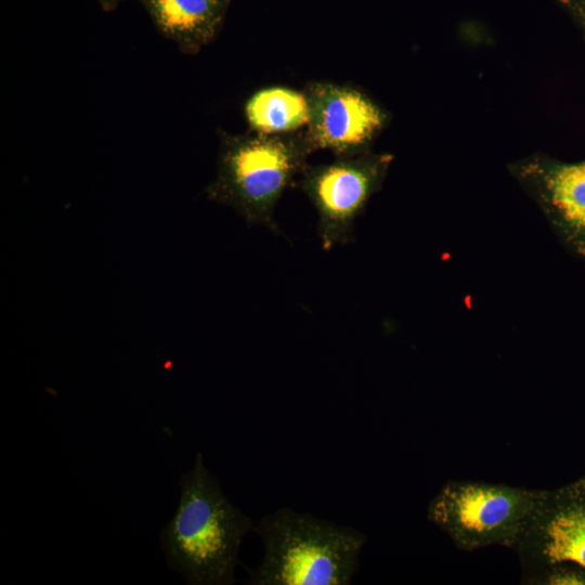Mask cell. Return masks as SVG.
Listing matches in <instances>:
<instances>
[{
  "mask_svg": "<svg viewBox=\"0 0 585 585\" xmlns=\"http://www.w3.org/2000/svg\"><path fill=\"white\" fill-rule=\"evenodd\" d=\"M179 484L178 508L160 533L168 566L188 584H233L242 541L255 528L251 519L225 497L200 452Z\"/></svg>",
  "mask_w": 585,
  "mask_h": 585,
  "instance_id": "cell-1",
  "label": "cell"
},
{
  "mask_svg": "<svg viewBox=\"0 0 585 585\" xmlns=\"http://www.w3.org/2000/svg\"><path fill=\"white\" fill-rule=\"evenodd\" d=\"M253 532L263 558L248 569L252 585H347L359 570L367 537L353 526L337 525L282 507L261 518Z\"/></svg>",
  "mask_w": 585,
  "mask_h": 585,
  "instance_id": "cell-2",
  "label": "cell"
},
{
  "mask_svg": "<svg viewBox=\"0 0 585 585\" xmlns=\"http://www.w3.org/2000/svg\"><path fill=\"white\" fill-rule=\"evenodd\" d=\"M307 135H224L208 198L233 208L248 224L280 230L274 209L283 192L308 167Z\"/></svg>",
  "mask_w": 585,
  "mask_h": 585,
  "instance_id": "cell-3",
  "label": "cell"
},
{
  "mask_svg": "<svg viewBox=\"0 0 585 585\" xmlns=\"http://www.w3.org/2000/svg\"><path fill=\"white\" fill-rule=\"evenodd\" d=\"M538 490L480 481H448L430 500L427 517L463 550L514 548Z\"/></svg>",
  "mask_w": 585,
  "mask_h": 585,
  "instance_id": "cell-4",
  "label": "cell"
},
{
  "mask_svg": "<svg viewBox=\"0 0 585 585\" xmlns=\"http://www.w3.org/2000/svg\"><path fill=\"white\" fill-rule=\"evenodd\" d=\"M392 160L391 154L366 152L303 170L300 186L317 212L324 250L353 240L354 222L380 190Z\"/></svg>",
  "mask_w": 585,
  "mask_h": 585,
  "instance_id": "cell-5",
  "label": "cell"
},
{
  "mask_svg": "<svg viewBox=\"0 0 585 585\" xmlns=\"http://www.w3.org/2000/svg\"><path fill=\"white\" fill-rule=\"evenodd\" d=\"M507 170L561 247L585 262V158L569 162L537 152L509 162Z\"/></svg>",
  "mask_w": 585,
  "mask_h": 585,
  "instance_id": "cell-6",
  "label": "cell"
},
{
  "mask_svg": "<svg viewBox=\"0 0 585 585\" xmlns=\"http://www.w3.org/2000/svg\"><path fill=\"white\" fill-rule=\"evenodd\" d=\"M522 576L554 564L585 570V477L554 490H538L515 547Z\"/></svg>",
  "mask_w": 585,
  "mask_h": 585,
  "instance_id": "cell-7",
  "label": "cell"
},
{
  "mask_svg": "<svg viewBox=\"0 0 585 585\" xmlns=\"http://www.w3.org/2000/svg\"><path fill=\"white\" fill-rule=\"evenodd\" d=\"M307 96L310 105L307 138L313 150L325 148L339 156L366 153L387 126V112L355 89L316 83Z\"/></svg>",
  "mask_w": 585,
  "mask_h": 585,
  "instance_id": "cell-8",
  "label": "cell"
},
{
  "mask_svg": "<svg viewBox=\"0 0 585 585\" xmlns=\"http://www.w3.org/2000/svg\"><path fill=\"white\" fill-rule=\"evenodd\" d=\"M158 29L180 50L195 53L217 35L226 0H142Z\"/></svg>",
  "mask_w": 585,
  "mask_h": 585,
  "instance_id": "cell-9",
  "label": "cell"
},
{
  "mask_svg": "<svg viewBox=\"0 0 585 585\" xmlns=\"http://www.w3.org/2000/svg\"><path fill=\"white\" fill-rule=\"evenodd\" d=\"M246 118L253 130L263 134L288 133L308 125V96L288 88L272 87L257 91L245 106Z\"/></svg>",
  "mask_w": 585,
  "mask_h": 585,
  "instance_id": "cell-10",
  "label": "cell"
},
{
  "mask_svg": "<svg viewBox=\"0 0 585 585\" xmlns=\"http://www.w3.org/2000/svg\"><path fill=\"white\" fill-rule=\"evenodd\" d=\"M525 584H585V570L573 564H554L522 576Z\"/></svg>",
  "mask_w": 585,
  "mask_h": 585,
  "instance_id": "cell-11",
  "label": "cell"
},
{
  "mask_svg": "<svg viewBox=\"0 0 585 585\" xmlns=\"http://www.w3.org/2000/svg\"><path fill=\"white\" fill-rule=\"evenodd\" d=\"M577 25L585 40V0H556Z\"/></svg>",
  "mask_w": 585,
  "mask_h": 585,
  "instance_id": "cell-12",
  "label": "cell"
},
{
  "mask_svg": "<svg viewBox=\"0 0 585 585\" xmlns=\"http://www.w3.org/2000/svg\"><path fill=\"white\" fill-rule=\"evenodd\" d=\"M100 2L105 9H112L119 2V0H100Z\"/></svg>",
  "mask_w": 585,
  "mask_h": 585,
  "instance_id": "cell-13",
  "label": "cell"
}]
</instances>
